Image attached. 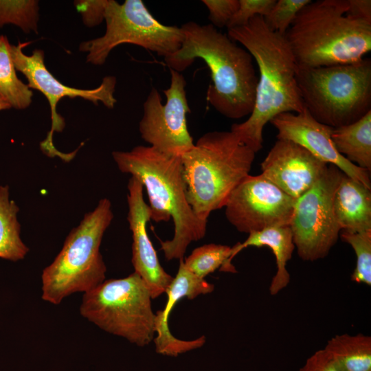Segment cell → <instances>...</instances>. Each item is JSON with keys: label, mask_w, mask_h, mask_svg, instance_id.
<instances>
[{"label": "cell", "mask_w": 371, "mask_h": 371, "mask_svg": "<svg viewBox=\"0 0 371 371\" xmlns=\"http://www.w3.org/2000/svg\"><path fill=\"white\" fill-rule=\"evenodd\" d=\"M209 11L208 18L215 27H226L238 10V0H203Z\"/></svg>", "instance_id": "f1b7e54d"}, {"label": "cell", "mask_w": 371, "mask_h": 371, "mask_svg": "<svg viewBox=\"0 0 371 371\" xmlns=\"http://www.w3.org/2000/svg\"><path fill=\"white\" fill-rule=\"evenodd\" d=\"M103 36L84 41L79 50L87 52V62L104 64L117 46L129 43L142 47L164 58L181 47L183 34L181 27L161 23L149 12L142 0H126L120 3L108 0Z\"/></svg>", "instance_id": "9c48e42d"}, {"label": "cell", "mask_w": 371, "mask_h": 371, "mask_svg": "<svg viewBox=\"0 0 371 371\" xmlns=\"http://www.w3.org/2000/svg\"><path fill=\"white\" fill-rule=\"evenodd\" d=\"M255 153L230 131L205 133L181 156L186 198L196 216L207 221L223 207L248 175Z\"/></svg>", "instance_id": "5b68a950"}, {"label": "cell", "mask_w": 371, "mask_h": 371, "mask_svg": "<svg viewBox=\"0 0 371 371\" xmlns=\"http://www.w3.org/2000/svg\"><path fill=\"white\" fill-rule=\"evenodd\" d=\"M107 3L108 0H77L74 5L81 14L85 25L92 27L104 21Z\"/></svg>", "instance_id": "f546056e"}, {"label": "cell", "mask_w": 371, "mask_h": 371, "mask_svg": "<svg viewBox=\"0 0 371 371\" xmlns=\"http://www.w3.org/2000/svg\"><path fill=\"white\" fill-rule=\"evenodd\" d=\"M298 371H344L323 348L311 355Z\"/></svg>", "instance_id": "4dcf8cb0"}, {"label": "cell", "mask_w": 371, "mask_h": 371, "mask_svg": "<svg viewBox=\"0 0 371 371\" xmlns=\"http://www.w3.org/2000/svg\"><path fill=\"white\" fill-rule=\"evenodd\" d=\"M29 42H19L16 45H11L10 52L16 70L21 72L27 78V86L43 93L50 106L52 115V128L47 139L41 143V148L50 156L58 155L52 142L54 132H60L65 126L64 119L56 112V106L61 98H81L91 101L95 104L102 102L106 108H114L117 100L114 96L116 78L113 76H105L101 84L96 88L82 89L71 87L60 82L47 69L44 62V52L41 49H34L30 56L23 53V49Z\"/></svg>", "instance_id": "7c38bea8"}, {"label": "cell", "mask_w": 371, "mask_h": 371, "mask_svg": "<svg viewBox=\"0 0 371 371\" xmlns=\"http://www.w3.org/2000/svg\"><path fill=\"white\" fill-rule=\"evenodd\" d=\"M38 1L36 0H0V27L12 24L24 32H37Z\"/></svg>", "instance_id": "d4e9b609"}, {"label": "cell", "mask_w": 371, "mask_h": 371, "mask_svg": "<svg viewBox=\"0 0 371 371\" xmlns=\"http://www.w3.org/2000/svg\"><path fill=\"white\" fill-rule=\"evenodd\" d=\"M311 0H278L263 16L267 26L272 31L284 35L300 10Z\"/></svg>", "instance_id": "4316f807"}, {"label": "cell", "mask_w": 371, "mask_h": 371, "mask_svg": "<svg viewBox=\"0 0 371 371\" xmlns=\"http://www.w3.org/2000/svg\"><path fill=\"white\" fill-rule=\"evenodd\" d=\"M269 122L278 131V139L299 144L317 159L335 166L347 176L371 188L370 172L339 154L331 139L334 128L317 121L306 108L300 113H280Z\"/></svg>", "instance_id": "5bb4252c"}, {"label": "cell", "mask_w": 371, "mask_h": 371, "mask_svg": "<svg viewBox=\"0 0 371 371\" xmlns=\"http://www.w3.org/2000/svg\"><path fill=\"white\" fill-rule=\"evenodd\" d=\"M19 211L16 203L10 199L8 186H0V258L13 262L23 260L29 251L21 238Z\"/></svg>", "instance_id": "7402d4cb"}, {"label": "cell", "mask_w": 371, "mask_h": 371, "mask_svg": "<svg viewBox=\"0 0 371 371\" xmlns=\"http://www.w3.org/2000/svg\"><path fill=\"white\" fill-rule=\"evenodd\" d=\"M339 237L348 243L356 254V266L351 280L371 284V229L361 232L341 230Z\"/></svg>", "instance_id": "484cf974"}, {"label": "cell", "mask_w": 371, "mask_h": 371, "mask_svg": "<svg viewBox=\"0 0 371 371\" xmlns=\"http://www.w3.org/2000/svg\"><path fill=\"white\" fill-rule=\"evenodd\" d=\"M295 201L262 174L248 175L230 194L225 214L238 232L249 234L270 227L289 226Z\"/></svg>", "instance_id": "4fadbf2b"}, {"label": "cell", "mask_w": 371, "mask_h": 371, "mask_svg": "<svg viewBox=\"0 0 371 371\" xmlns=\"http://www.w3.org/2000/svg\"><path fill=\"white\" fill-rule=\"evenodd\" d=\"M127 221L132 232V263L137 273L146 282L151 297L166 293L173 278L161 267L156 250L147 232L150 210L144 199V186L134 177L128 183Z\"/></svg>", "instance_id": "9a60e30c"}, {"label": "cell", "mask_w": 371, "mask_h": 371, "mask_svg": "<svg viewBox=\"0 0 371 371\" xmlns=\"http://www.w3.org/2000/svg\"><path fill=\"white\" fill-rule=\"evenodd\" d=\"M170 84L163 90L165 104L157 89L153 87L144 103V114L139 124L142 138L160 152L181 156L194 146L187 125L190 113L183 76L172 69Z\"/></svg>", "instance_id": "8fae6325"}, {"label": "cell", "mask_w": 371, "mask_h": 371, "mask_svg": "<svg viewBox=\"0 0 371 371\" xmlns=\"http://www.w3.org/2000/svg\"><path fill=\"white\" fill-rule=\"evenodd\" d=\"M348 0L311 1L284 37L299 67L359 62L371 50V23L346 14Z\"/></svg>", "instance_id": "277c9868"}, {"label": "cell", "mask_w": 371, "mask_h": 371, "mask_svg": "<svg viewBox=\"0 0 371 371\" xmlns=\"http://www.w3.org/2000/svg\"><path fill=\"white\" fill-rule=\"evenodd\" d=\"M347 15L371 23L370 0H348Z\"/></svg>", "instance_id": "1f68e13d"}, {"label": "cell", "mask_w": 371, "mask_h": 371, "mask_svg": "<svg viewBox=\"0 0 371 371\" xmlns=\"http://www.w3.org/2000/svg\"><path fill=\"white\" fill-rule=\"evenodd\" d=\"M112 157L122 172L131 174L146 189L150 220L172 218L173 237L160 240L161 250L168 260L183 259L188 245L205 236L207 221L199 219L188 202L181 156L137 146L129 151H113Z\"/></svg>", "instance_id": "3957f363"}, {"label": "cell", "mask_w": 371, "mask_h": 371, "mask_svg": "<svg viewBox=\"0 0 371 371\" xmlns=\"http://www.w3.org/2000/svg\"><path fill=\"white\" fill-rule=\"evenodd\" d=\"M333 210L341 230L371 229V188L342 172L333 197Z\"/></svg>", "instance_id": "ac0fdd59"}, {"label": "cell", "mask_w": 371, "mask_h": 371, "mask_svg": "<svg viewBox=\"0 0 371 371\" xmlns=\"http://www.w3.org/2000/svg\"><path fill=\"white\" fill-rule=\"evenodd\" d=\"M344 371H371V337L337 335L324 348Z\"/></svg>", "instance_id": "44dd1931"}, {"label": "cell", "mask_w": 371, "mask_h": 371, "mask_svg": "<svg viewBox=\"0 0 371 371\" xmlns=\"http://www.w3.org/2000/svg\"><path fill=\"white\" fill-rule=\"evenodd\" d=\"M180 27L183 41L177 52L164 58L166 65L181 72L196 58L202 59L212 79L207 89V102L229 119L249 116L258 80L250 53L212 24L189 21Z\"/></svg>", "instance_id": "7a4b0ae2"}, {"label": "cell", "mask_w": 371, "mask_h": 371, "mask_svg": "<svg viewBox=\"0 0 371 371\" xmlns=\"http://www.w3.org/2000/svg\"><path fill=\"white\" fill-rule=\"evenodd\" d=\"M331 139L339 154L370 172L371 111L352 124L334 128Z\"/></svg>", "instance_id": "ffe728a7"}, {"label": "cell", "mask_w": 371, "mask_h": 371, "mask_svg": "<svg viewBox=\"0 0 371 371\" xmlns=\"http://www.w3.org/2000/svg\"><path fill=\"white\" fill-rule=\"evenodd\" d=\"M151 299L146 282L134 272L84 293L80 313L102 330L144 346L155 335Z\"/></svg>", "instance_id": "ba28073f"}, {"label": "cell", "mask_w": 371, "mask_h": 371, "mask_svg": "<svg viewBox=\"0 0 371 371\" xmlns=\"http://www.w3.org/2000/svg\"><path fill=\"white\" fill-rule=\"evenodd\" d=\"M214 289V284L190 271L184 265L183 258L179 260L177 273L166 292L167 301L165 308L155 313V332L157 335L153 341L158 353L177 356L204 344L205 336L191 341L176 338L170 330L168 317L175 304L183 297L191 300L199 295L211 293Z\"/></svg>", "instance_id": "e0dca14e"}, {"label": "cell", "mask_w": 371, "mask_h": 371, "mask_svg": "<svg viewBox=\"0 0 371 371\" xmlns=\"http://www.w3.org/2000/svg\"><path fill=\"white\" fill-rule=\"evenodd\" d=\"M11 106L4 99L0 97V111L10 109Z\"/></svg>", "instance_id": "d6a6232c"}, {"label": "cell", "mask_w": 371, "mask_h": 371, "mask_svg": "<svg viewBox=\"0 0 371 371\" xmlns=\"http://www.w3.org/2000/svg\"><path fill=\"white\" fill-rule=\"evenodd\" d=\"M238 10L227 25V28L231 29L241 27L256 16H266L276 0H238Z\"/></svg>", "instance_id": "83f0119b"}, {"label": "cell", "mask_w": 371, "mask_h": 371, "mask_svg": "<svg viewBox=\"0 0 371 371\" xmlns=\"http://www.w3.org/2000/svg\"><path fill=\"white\" fill-rule=\"evenodd\" d=\"M227 35L250 53L258 67L254 109L247 120L232 124L230 130L256 153L262 148L264 127L272 118L305 108L296 80L297 65L284 36L270 30L262 16L228 29Z\"/></svg>", "instance_id": "6da1fadb"}, {"label": "cell", "mask_w": 371, "mask_h": 371, "mask_svg": "<svg viewBox=\"0 0 371 371\" xmlns=\"http://www.w3.org/2000/svg\"><path fill=\"white\" fill-rule=\"evenodd\" d=\"M327 167V164L299 144L277 139L261 163V174L297 199L318 181Z\"/></svg>", "instance_id": "2e32d148"}, {"label": "cell", "mask_w": 371, "mask_h": 371, "mask_svg": "<svg viewBox=\"0 0 371 371\" xmlns=\"http://www.w3.org/2000/svg\"><path fill=\"white\" fill-rule=\"evenodd\" d=\"M232 247L220 244H206L194 249L183 260L184 265L197 277H205L220 268L221 271L236 273L235 267L229 262Z\"/></svg>", "instance_id": "cb8c5ba5"}, {"label": "cell", "mask_w": 371, "mask_h": 371, "mask_svg": "<svg viewBox=\"0 0 371 371\" xmlns=\"http://www.w3.org/2000/svg\"><path fill=\"white\" fill-rule=\"evenodd\" d=\"M296 80L304 107L333 128L352 124L371 111V60L299 67Z\"/></svg>", "instance_id": "52a82bcc"}, {"label": "cell", "mask_w": 371, "mask_h": 371, "mask_svg": "<svg viewBox=\"0 0 371 371\" xmlns=\"http://www.w3.org/2000/svg\"><path fill=\"white\" fill-rule=\"evenodd\" d=\"M10 47L8 38L0 35V97L11 107L25 109L32 103L33 92L18 78Z\"/></svg>", "instance_id": "603a6c76"}, {"label": "cell", "mask_w": 371, "mask_h": 371, "mask_svg": "<svg viewBox=\"0 0 371 371\" xmlns=\"http://www.w3.org/2000/svg\"><path fill=\"white\" fill-rule=\"evenodd\" d=\"M341 175L337 167L328 164L318 181L295 199L289 227L295 248L303 260L325 258L339 237L333 197Z\"/></svg>", "instance_id": "30bf717a"}, {"label": "cell", "mask_w": 371, "mask_h": 371, "mask_svg": "<svg viewBox=\"0 0 371 371\" xmlns=\"http://www.w3.org/2000/svg\"><path fill=\"white\" fill-rule=\"evenodd\" d=\"M113 218L111 203L104 198L73 228L63 247L41 275L42 299L59 304L77 292H88L105 280L106 267L100 247Z\"/></svg>", "instance_id": "8992f818"}, {"label": "cell", "mask_w": 371, "mask_h": 371, "mask_svg": "<svg viewBox=\"0 0 371 371\" xmlns=\"http://www.w3.org/2000/svg\"><path fill=\"white\" fill-rule=\"evenodd\" d=\"M248 234L247 238L243 243H238L232 247L229 262L231 263L236 255L248 247L266 246L270 248L276 258L277 270L271 282L269 293L271 295H276L284 289L290 281L286 265L295 249L291 229L288 225L275 226L251 232Z\"/></svg>", "instance_id": "d6986e66"}]
</instances>
